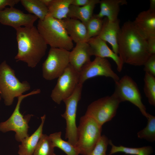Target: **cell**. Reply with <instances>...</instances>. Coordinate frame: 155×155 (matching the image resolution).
<instances>
[{"label":"cell","instance_id":"cell-1","mask_svg":"<svg viewBox=\"0 0 155 155\" xmlns=\"http://www.w3.org/2000/svg\"><path fill=\"white\" fill-rule=\"evenodd\" d=\"M118 44V54L124 63L143 65L151 55L147 40L139 34L131 21L125 22L120 28Z\"/></svg>","mask_w":155,"mask_h":155},{"label":"cell","instance_id":"cell-2","mask_svg":"<svg viewBox=\"0 0 155 155\" xmlns=\"http://www.w3.org/2000/svg\"><path fill=\"white\" fill-rule=\"evenodd\" d=\"M15 29L18 52L15 59L26 63L29 67H35L45 55L47 45L34 26Z\"/></svg>","mask_w":155,"mask_h":155},{"label":"cell","instance_id":"cell-3","mask_svg":"<svg viewBox=\"0 0 155 155\" xmlns=\"http://www.w3.org/2000/svg\"><path fill=\"white\" fill-rule=\"evenodd\" d=\"M37 28L46 44L51 48L69 51L73 48V41L68 34L62 20L47 15L43 20H38Z\"/></svg>","mask_w":155,"mask_h":155},{"label":"cell","instance_id":"cell-4","mask_svg":"<svg viewBox=\"0 0 155 155\" xmlns=\"http://www.w3.org/2000/svg\"><path fill=\"white\" fill-rule=\"evenodd\" d=\"M30 86L26 81L21 82L14 70L4 61L0 64V92L5 105L10 106L15 97L29 90Z\"/></svg>","mask_w":155,"mask_h":155},{"label":"cell","instance_id":"cell-5","mask_svg":"<svg viewBox=\"0 0 155 155\" xmlns=\"http://www.w3.org/2000/svg\"><path fill=\"white\" fill-rule=\"evenodd\" d=\"M102 131V126L93 118L85 115L81 117L75 146L80 154H89L101 136Z\"/></svg>","mask_w":155,"mask_h":155},{"label":"cell","instance_id":"cell-6","mask_svg":"<svg viewBox=\"0 0 155 155\" xmlns=\"http://www.w3.org/2000/svg\"><path fill=\"white\" fill-rule=\"evenodd\" d=\"M40 92V89H37L18 97L16 105L11 115L6 121L0 123V131L3 133L14 131L16 133L15 139L18 142H21L23 139L28 137V131L29 127L28 123L33 115L29 114L23 116L20 111L21 103L25 98L39 94Z\"/></svg>","mask_w":155,"mask_h":155},{"label":"cell","instance_id":"cell-7","mask_svg":"<svg viewBox=\"0 0 155 155\" xmlns=\"http://www.w3.org/2000/svg\"><path fill=\"white\" fill-rule=\"evenodd\" d=\"M121 102L115 95L107 96L94 101L88 106L85 115L94 119L101 126L115 115Z\"/></svg>","mask_w":155,"mask_h":155},{"label":"cell","instance_id":"cell-8","mask_svg":"<svg viewBox=\"0 0 155 155\" xmlns=\"http://www.w3.org/2000/svg\"><path fill=\"white\" fill-rule=\"evenodd\" d=\"M69 53L65 49L51 48L42 65L43 78L48 80L58 78L69 64Z\"/></svg>","mask_w":155,"mask_h":155},{"label":"cell","instance_id":"cell-9","mask_svg":"<svg viewBox=\"0 0 155 155\" xmlns=\"http://www.w3.org/2000/svg\"><path fill=\"white\" fill-rule=\"evenodd\" d=\"M83 84H78L72 95L63 100L65 105L64 113L61 115L66 122L65 139L75 146L78 140L76 118L78 102L81 98Z\"/></svg>","mask_w":155,"mask_h":155},{"label":"cell","instance_id":"cell-10","mask_svg":"<svg viewBox=\"0 0 155 155\" xmlns=\"http://www.w3.org/2000/svg\"><path fill=\"white\" fill-rule=\"evenodd\" d=\"M115 83V90L113 94L121 102L128 101L136 106L147 118L148 113L142 103L140 92L134 80L129 76L125 75Z\"/></svg>","mask_w":155,"mask_h":155},{"label":"cell","instance_id":"cell-11","mask_svg":"<svg viewBox=\"0 0 155 155\" xmlns=\"http://www.w3.org/2000/svg\"><path fill=\"white\" fill-rule=\"evenodd\" d=\"M79 73L69 64L58 78L57 83L52 91L51 97L58 104L71 96L78 84Z\"/></svg>","mask_w":155,"mask_h":155},{"label":"cell","instance_id":"cell-12","mask_svg":"<svg viewBox=\"0 0 155 155\" xmlns=\"http://www.w3.org/2000/svg\"><path fill=\"white\" fill-rule=\"evenodd\" d=\"M97 76L111 78L115 82L120 79L113 70L111 65L107 59L95 57L93 61L84 66L79 73L78 84H83L88 79Z\"/></svg>","mask_w":155,"mask_h":155},{"label":"cell","instance_id":"cell-13","mask_svg":"<svg viewBox=\"0 0 155 155\" xmlns=\"http://www.w3.org/2000/svg\"><path fill=\"white\" fill-rule=\"evenodd\" d=\"M38 18L34 15L25 13L14 7L5 8L0 10V23L12 27L15 29L22 26H32Z\"/></svg>","mask_w":155,"mask_h":155},{"label":"cell","instance_id":"cell-14","mask_svg":"<svg viewBox=\"0 0 155 155\" xmlns=\"http://www.w3.org/2000/svg\"><path fill=\"white\" fill-rule=\"evenodd\" d=\"M87 42L89 45L92 56L111 58L115 62L117 71L119 72L121 71L123 62L119 56L110 49L105 41L97 36L90 38Z\"/></svg>","mask_w":155,"mask_h":155},{"label":"cell","instance_id":"cell-15","mask_svg":"<svg viewBox=\"0 0 155 155\" xmlns=\"http://www.w3.org/2000/svg\"><path fill=\"white\" fill-rule=\"evenodd\" d=\"M133 22L139 34L146 40L155 37V11L149 9L143 11Z\"/></svg>","mask_w":155,"mask_h":155},{"label":"cell","instance_id":"cell-16","mask_svg":"<svg viewBox=\"0 0 155 155\" xmlns=\"http://www.w3.org/2000/svg\"><path fill=\"white\" fill-rule=\"evenodd\" d=\"M76 44L75 46L70 51L69 64L79 73L83 67L91 61L92 55L87 42H81Z\"/></svg>","mask_w":155,"mask_h":155},{"label":"cell","instance_id":"cell-17","mask_svg":"<svg viewBox=\"0 0 155 155\" xmlns=\"http://www.w3.org/2000/svg\"><path fill=\"white\" fill-rule=\"evenodd\" d=\"M103 20L102 29L98 36L109 43L112 47L113 51L118 55V38L120 29L119 20L118 19L115 21H111L106 17Z\"/></svg>","mask_w":155,"mask_h":155},{"label":"cell","instance_id":"cell-18","mask_svg":"<svg viewBox=\"0 0 155 155\" xmlns=\"http://www.w3.org/2000/svg\"><path fill=\"white\" fill-rule=\"evenodd\" d=\"M69 36L76 43L87 42V32L85 25L80 20L67 18L62 20Z\"/></svg>","mask_w":155,"mask_h":155},{"label":"cell","instance_id":"cell-19","mask_svg":"<svg viewBox=\"0 0 155 155\" xmlns=\"http://www.w3.org/2000/svg\"><path fill=\"white\" fill-rule=\"evenodd\" d=\"M46 118L44 115L41 117V123L39 127L30 136L23 139L19 146V155H33L40 139L42 135L43 128Z\"/></svg>","mask_w":155,"mask_h":155},{"label":"cell","instance_id":"cell-20","mask_svg":"<svg viewBox=\"0 0 155 155\" xmlns=\"http://www.w3.org/2000/svg\"><path fill=\"white\" fill-rule=\"evenodd\" d=\"M99 3L100 12L94 15L101 19L106 17L109 21L113 22L118 19L120 6L126 5L127 2L125 0H101Z\"/></svg>","mask_w":155,"mask_h":155},{"label":"cell","instance_id":"cell-21","mask_svg":"<svg viewBox=\"0 0 155 155\" xmlns=\"http://www.w3.org/2000/svg\"><path fill=\"white\" fill-rule=\"evenodd\" d=\"M100 1L99 0H92L88 4L83 6L71 5L68 17L78 20L85 24L93 16L95 5Z\"/></svg>","mask_w":155,"mask_h":155},{"label":"cell","instance_id":"cell-22","mask_svg":"<svg viewBox=\"0 0 155 155\" xmlns=\"http://www.w3.org/2000/svg\"><path fill=\"white\" fill-rule=\"evenodd\" d=\"M72 0H52L48 7V16L59 20L68 18Z\"/></svg>","mask_w":155,"mask_h":155},{"label":"cell","instance_id":"cell-23","mask_svg":"<svg viewBox=\"0 0 155 155\" xmlns=\"http://www.w3.org/2000/svg\"><path fill=\"white\" fill-rule=\"evenodd\" d=\"M20 2L27 11L40 20H43L48 15V8L41 0H21Z\"/></svg>","mask_w":155,"mask_h":155},{"label":"cell","instance_id":"cell-24","mask_svg":"<svg viewBox=\"0 0 155 155\" xmlns=\"http://www.w3.org/2000/svg\"><path fill=\"white\" fill-rule=\"evenodd\" d=\"M61 135V132L59 131L51 133L49 135L54 148H59L67 155H79V152L77 148L68 141L63 140Z\"/></svg>","mask_w":155,"mask_h":155},{"label":"cell","instance_id":"cell-25","mask_svg":"<svg viewBox=\"0 0 155 155\" xmlns=\"http://www.w3.org/2000/svg\"><path fill=\"white\" fill-rule=\"evenodd\" d=\"M109 144L111 145V148L109 155L119 152L132 155H149L153 151L152 147L149 146L138 148L127 147L122 146H117L113 144L111 140H109Z\"/></svg>","mask_w":155,"mask_h":155},{"label":"cell","instance_id":"cell-26","mask_svg":"<svg viewBox=\"0 0 155 155\" xmlns=\"http://www.w3.org/2000/svg\"><path fill=\"white\" fill-rule=\"evenodd\" d=\"M54 148L49 136L43 134L33 155H56Z\"/></svg>","mask_w":155,"mask_h":155},{"label":"cell","instance_id":"cell-27","mask_svg":"<svg viewBox=\"0 0 155 155\" xmlns=\"http://www.w3.org/2000/svg\"><path fill=\"white\" fill-rule=\"evenodd\" d=\"M147 119L146 126L137 133V137L140 139L153 142L155 140V117L148 113Z\"/></svg>","mask_w":155,"mask_h":155},{"label":"cell","instance_id":"cell-28","mask_svg":"<svg viewBox=\"0 0 155 155\" xmlns=\"http://www.w3.org/2000/svg\"><path fill=\"white\" fill-rule=\"evenodd\" d=\"M144 92L149 104L155 106V77L145 73L144 78Z\"/></svg>","mask_w":155,"mask_h":155},{"label":"cell","instance_id":"cell-29","mask_svg":"<svg viewBox=\"0 0 155 155\" xmlns=\"http://www.w3.org/2000/svg\"><path fill=\"white\" fill-rule=\"evenodd\" d=\"M103 19L99 18L94 15L85 24L87 32V42L90 38L98 36L102 27Z\"/></svg>","mask_w":155,"mask_h":155},{"label":"cell","instance_id":"cell-30","mask_svg":"<svg viewBox=\"0 0 155 155\" xmlns=\"http://www.w3.org/2000/svg\"><path fill=\"white\" fill-rule=\"evenodd\" d=\"M109 141L106 136L101 135L93 149L88 155H106Z\"/></svg>","mask_w":155,"mask_h":155},{"label":"cell","instance_id":"cell-31","mask_svg":"<svg viewBox=\"0 0 155 155\" xmlns=\"http://www.w3.org/2000/svg\"><path fill=\"white\" fill-rule=\"evenodd\" d=\"M145 73L155 76V54L151 55L144 64Z\"/></svg>","mask_w":155,"mask_h":155},{"label":"cell","instance_id":"cell-32","mask_svg":"<svg viewBox=\"0 0 155 155\" xmlns=\"http://www.w3.org/2000/svg\"><path fill=\"white\" fill-rule=\"evenodd\" d=\"M20 1V0H0V10L5 8L6 6L13 7Z\"/></svg>","mask_w":155,"mask_h":155},{"label":"cell","instance_id":"cell-33","mask_svg":"<svg viewBox=\"0 0 155 155\" xmlns=\"http://www.w3.org/2000/svg\"><path fill=\"white\" fill-rule=\"evenodd\" d=\"M147 46L150 55L155 54V37L148 38L147 40Z\"/></svg>","mask_w":155,"mask_h":155},{"label":"cell","instance_id":"cell-34","mask_svg":"<svg viewBox=\"0 0 155 155\" xmlns=\"http://www.w3.org/2000/svg\"><path fill=\"white\" fill-rule=\"evenodd\" d=\"M92 0H72L71 5L79 6H83L88 4Z\"/></svg>","mask_w":155,"mask_h":155},{"label":"cell","instance_id":"cell-35","mask_svg":"<svg viewBox=\"0 0 155 155\" xmlns=\"http://www.w3.org/2000/svg\"><path fill=\"white\" fill-rule=\"evenodd\" d=\"M150 7L149 9L150 10L155 11V0H150Z\"/></svg>","mask_w":155,"mask_h":155},{"label":"cell","instance_id":"cell-36","mask_svg":"<svg viewBox=\"0 0 155 155\" xmlns=\"http://www.w3.org/2000/svg\"><path fill=\"white\" fill-rule=\"evenodd\" d=\"M43 3L48 7L52 0H41Z\"/></svg>","mask_w":155,"mask_h":155},{"label":"cell","instance_id":"cell-37","mask_svg":"<svg viewBox=\"0 0 155 155\" xmlns=\"http://www.w3.org/2000/svg\"><path fill=\"white\" fill-rule=\"evenodd\" d=\"M1 96H0V101L1 100Z\"/></svg>","mask_w":155,"mask_h":155},{"label":"cell","instance_id":"cell-38","mask_svg":"<svg viewBox=\"0 0 155 155\" xmlns=\"http://www.w3.org/2000/svg\"></svg>","mask_w":155,"mask_h":155}]
</instances>
